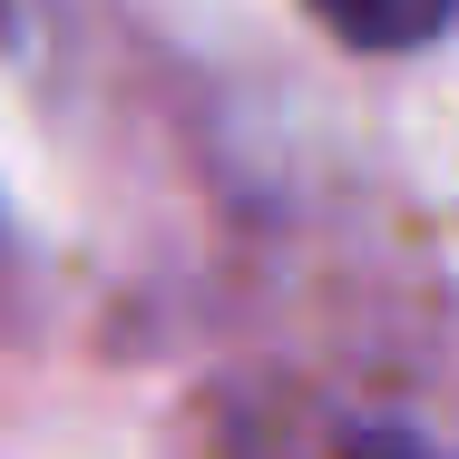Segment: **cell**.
Returning a JSON list of instances; mask_svg holds the SVG:
<instances>
[{
	"instance_id": "cell-1",
	"label": "cell",
	"mask_w": 459,
	"mask_h": 459,
	"mask_svg": "<svg viewBox=\"0 0 459 459\" xmlns=\"http://www.w3.org/2000/svg\"><path fill=\"white\" fill-rule=\"evenodd\" d=\"M303 10L352 49H430L459 20V0H303Z\"/></svg>"
}]
</instances>
